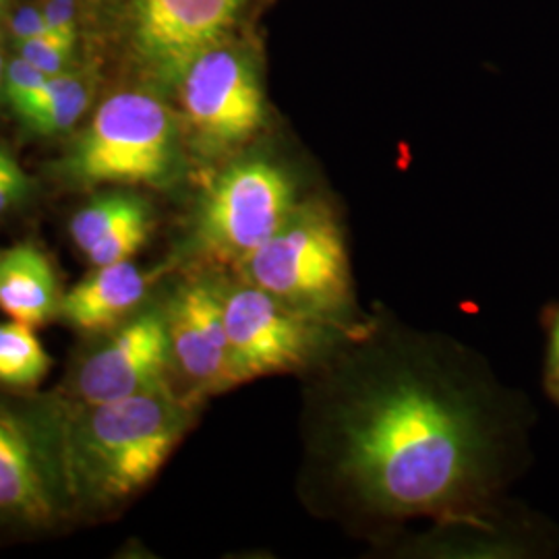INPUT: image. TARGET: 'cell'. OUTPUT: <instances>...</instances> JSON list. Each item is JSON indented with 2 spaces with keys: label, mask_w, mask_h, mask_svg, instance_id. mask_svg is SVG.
<instances>
[{
  "label": "cell",
  "mask_w": 559,
  "mask_h": 559,
  "mask_svg": "<svg viewBox=\"0 0 559 559\" xmlns=\"http://www.w3.org/2000/svg\"><path fill=\"white\" fill-rule=\"evenodd\" d=\"M48 80L46 73H41L38 67H34L32 62L25 59L11 60L4 67V98L9 102V106L15 110L17 117H23L25 110L29 108V104L40 94L44 83Z\"/></svg>",
  "instance_id": "obj_18"
},
{
  "label": "cell",
  "mask_w": 559,
  "mask_h": 559,
  "mask_svg": "<svg viewBox=\"0 0 559 559\" xmlns=\"http://www.w3.org/2000/svg\"><path fill=\"white\" fill-rule=\"evenodd\" d=\"M549 388L554 392V396L559 400V367L551 369V380H549Z\"/></svg>",
  "instance_id": "obj_25"
},
{
  "label": "cell",
  "mask_w": 559,
  "mask_h": 559,
  "mask_svg": "<svg viewBox=\"0 0 559 559\" xmlns=\"http://www.w3.org/2000/svg\"><path fill=\"white\" fill-rule=\"evenodd\" d=\"M2 80H4V62H2V55H0V85H2Z\"/></svg>",
  "instance_id": "obj_26"
},
{
  "label": "cell",
  "mask_w": 559,
  "mask_h": 559,
  "mask_svg": "<svg viewBox=\"0 0 559 559\" xmlns=\"http://www.w3.org/2000/svg\"><path fill=\"white\" fill-rule=\"evenodd\" d=\"M342 468L383 512L413 514L459 498L477 473L480 433L464 406L429 383L399 378L342 419Z\"/></svg>",
  "instance_id": "obj_1"
},
{
  "label": "cell",
  "mask_w": 559,
  "mask_h": 559,
  "mask_svg": "<svg viewBox=\"0 0 559 559\" xmlns=\"http://www.w3.org/2000/svg\"><path fill=\"white\" fill-rule=\"evenodd\" d=\"M73 50H75L73 46H67L52 36H41V38L20 44L21 59L38 67L41 73H46L48 78L64 73V69L73 59Z\"/></svg>",
  "instance_id": "obj_19"
},
{
  "label": "cell",
  "mask_w": 559,
  "mask_h": 559,
  "mask_svg": "<svg viewBox=\"0 0 559 559\" xmlns=\"http://www.w3.org/2000/svg\"><path fill=\"white\" fill-rule=\"evenodd\" d=\"M143 216H150V207L141 198L129 193L100 195L73 216L71 239L81 253H87L98 242Z\"/></svg>",
  "instance_id": "obj_16"
},
{
  "label": "cell",
  "mask_w": 559,
  "mask_h": 559,
  "mask_svg": "<svg viewBox=\"0 0 559 559\" xmlns=\"http://www.w3.org/2000/svg\"><path fill=\"white\" fill-rule=\"evenodd\" d=\"M222 307L242 381L299 369L316 355L323 338L321 320L249 282L222 290Z\"/></svg>",
  "instance_id": "obj_7"
},
{
  "label": "cell",
  "mask_w": 559,
  "mask_h": 559,
  "mask_svg": "<svg viewBox=\"0 0 559 559\" xmlns=\"http://www.w3.org/2000/svg\"><path fill=\"white\" fill-rule=\"evenodd\" d=\"M295 205L293 180L278 164L261 158L237 162L201 201L195 240L212 260L239 265L274 237Z\"/></svg>",
  "instance_id": "obj_5"
},
{
  "label": "cell",
  "mask_w": 559,
  "mask_h": 559,
  "mask_svg": "<svg viewBox=\"0 0 559 559\" xmlns=\"http://www.w3.org/2000/svg\"><path fill=\"white\" fill-rule=\"evenodd\" d=\"M173 362L198 392H221L242 383L224 323L222 290L210 282H189L164 311Z\"/></svg>",
  "instance_id": "obj_10"
},
{
  "label": "cell",
  "mask_w": 559,
  "mask_h": 559,
  "mask_svg": "<svg viewBox=\"0 0 559 559\" xmlns=\"http://www.w3.org/2000/svg\"><path fill=\"white\" fill-rule=\"evenodd\" d=\"M11 34L17 44L41 38V36H50L44 13L38 9H32V7H23L13 15Z\"/></svg>",
  "instance_id": "obj_21"
},
{
  "label": "cell",
  "mask_w": 559,
  "mask_h": 559,
  "mask_svg": "<svg viewBox=\"0 0 559 559\" xmlns=\"http://www.w3.org/2000/svg\"><path fill=\"white\" fill-rule=\"evenodd\" d=\"M177 158V124L158 98L122 92L102 104L73 143L64 173L80 185H156Z\"/></svg>",
  "instance_id": "obj_4"
},
{
  "label": "cell",
  "mask_w": 559,
  "mask_h": 559,
  "mask_svg": "<svg viewBox=\"0 0 559 559\" xmlns=\"http://www.w3.org/2000/svg\"><path fill=\"white\" fill-rule=\"evenodd\" d=\"M0 4H2V0H0Z\"/></svg>",
  "instance_id": "obj_27"
},
{
  "label": "cell",
  "mask_w": 559,
  "mask_h": 559,
  "mask_svg": "<svg viewBox=\"0 0 559 559\" xmlns=\"http://www.w3.org/2000/svg\"><path fill=\"white\" fill-rule=\"evenodd\" d=\"M32 189V179L27 175L20 177H0V214L9 212L27 198Z\"/></svg>",
  "instance_id": "obj_22"
},
{
  "label": "cell",
  "mask_w": 559,
  "mask_h": 559,
  "mask_svg": "<svg viewBox=\"0 0 559 559\" xmlns=\"http://www.w3.org/2000/svg\"><path fill=\"white\" fill-rule=\"evenodd\" d=\"M52 360L34 328L21 321L0 323V383L9 388H34L50 371Z\"/></svg>",
  "instance_id": "obj_15"
},
{
  "label": "cell",
  "mask_w": 559,
  "mask_h": 559,
  "mask_svg": "<svg viewBox=\"0 0 559 559\" xmlns=\"http://www.w3.org/2000/svg\"><path fill=\"white\" fill-rule=\"evenodd\" d=\"M242 0H133V44L141 64L177 85L189 64L221 44Z\"/></svg>",
  "instance_id": "obj_8"
},
{
  "label": "cell",
  "mask_w": 559,
  "mask_h": 559,
  "mask_svg": "<svg viewBox=\"0 0 559 559\" xmlns=\"http://www.w3.org/2000/svg\"><path fill=\"white\" fill-rule=\"evenodd\" d=\"M150 233H152V214L127 224L124 228H120L108 239L102 240L94 249H90L85 253V258L94 267L131 261V258L145 245Z\"/></svg>",
  "instance_id": "obj_17"
},
{
  "label": "cell",
  "mask_w": 559,
  "mask_h": 559,
  "mask_svg": "<svg viewBox=\"0 0 559 559\" xmlns=\"http://www.w3.org/2000/svg\"><path fill=\"white\" fill-rule=\"evenodd\" d=\"M20 175H25L20 162L11 156V152L4 145H0V177H20Z\"/></svg>",
  "instance_id": "obj_23"
},
{
  "label": "cell",
  "mask_w": 559,
  "mask_h": 559,
  "mask_svg": "<svg viewBox=\"0 0 559 559\" xmlns=\"http://www.w3.org/2000/svg\"><path fill=\"white\" fill-rule=\"evenodd\" d=\"M62 480L55 452L32 423L0 404V514L48 522L57 514Z\"/></svg>",
  "instance_id": "obj_11"
},
{
  "label": "cell",
  "mask_w": 559,
  "mask_h": 559,
  "mask_svg": "<svg viewBox=\"0 0 559 559\" xmlns=\"http://www.w3.org/2000/svg\"><path fill=\"white\" fill-rule=\"evenodd\" d=\"M170 336L164 311H145L81 365L75 392L87 406L129 399L166 385L173 367Z\"/></svg>",
  "instance_id": "obj_9"
},
{
  "label": "cell",
  "mask_w": 559,
  "mask_h": 559,
  "mask_svg": "<svg viewBox=\"0 0 559 559\" xmlns=\"http://www.w3.org/2000/svg\"><path fill=\"white\" fill-rule=\"evenodd\" d=\"M92 100L90 85L78 75L60 73L48 78L40 94L20 117L38 135L64 133L81 119Z\"/></svg>",
  "instance_id": "obj_14"
},
{
  "label": "cell",
  "mask_w": 559,
  "mask_h": 559,
  "mask_svg": "<svg viewBox=\"0 0 559 559\" xmlns=\"http://www.w3.org/2000/svg\"><path fill=\"white\" fill-rule=\"evenodd\" d=\"M249 284L318 320L350 300V265L334 214L318 201L295 205L255 253L239 263Z\"/></svg>",
  "instance_id": "obj_3"
},
{
  "label": "cell",
  "mask_w": 559,
  "mask_h": 559,
  "mask_svg": "<svg viewBox=\"0 0 559 559\" xmlns=\"http://www.w3.org/2000/svg\"><path fill=\"white\" fill-rule=\"evenodd\" d=\"M185 119L207 154H224L251 140L265 120L260 71L235 46H214L180 80Z\"/></svg>",
  "instance_id": "obj_6"
},
{
  "label": "cell",
  "mask_w": 559,
  "mask_h": 559,
  "mask_svg": "<svg viewBox=\"0 0 559 559\" xmlns=\"http://www.w3.org/2000/svg\"><path fill=\"white\" fill-rule=\"evenodd\" d=\"M549 359H551V369L559 367V318L551 330V346H549Z\"/></svg>",
  "instance_id": "obj_24"
},
{
  "label": "cell",
  "mask_w": 559,
  "mask_h": 559,
  "mask_svg": "<svg viewBox=\"0 0 559 559\" xmlns=\"http://www.w3.org/2000/svg\"><path fill=\"white\" fill-rule=\"evenodd\" d=\"M46 23H48V34L52 38L73 46L78 44V11L73 0H48V4L41 9Z\"/></svg>",
  "instance_id": "obj_20"
},
{
  "label": "cell",
  "mask_w": 559,
  "mask_h": 559,
  "mask_svg": "<svg viewBox=\"0 0 559 559\" xmlns=\"http://www.w3.org/2000/svg\"><path fill=\"white\" fill-rule=\"evenodd\" d=\"M152 284L131 261L96 267L60 299L59 316L83 332H102L119 325L140 307Z\"/></svg>",
  "instance_id": "obj_12"
},
{
  "label": "cell",
  "mask_w": 559,
  "mask_h": 559,
  "mask_svg": "<svg viewBox=\"0 0 559 559\" xmlns=\"http://www.w3.org/2000/svg\"><path fill=\"white\" fill-rule=\"evenodd\" d=\"M59 280L46 253L34 242L0 251V309L32 328L59 316Z\"/></svg>",
  "instance_id": "obj_13"
},
{
  "label": "cell",
  "mask_w": 559,
  "mask_h": 559,
  "mask_svg": "<svg viewBox=\"0 0 559 559\" xmlns=\"http://www.w3.org/2000/svg\"><path fill=\"white\" fill-rule=\"evenodd\" d=\"M187 423L189 411L168 385L92 404L64 438V480L92 500H122L160 473Z\"/></svg>",
  "instance_id": "obj_2"
}]
</instances>
